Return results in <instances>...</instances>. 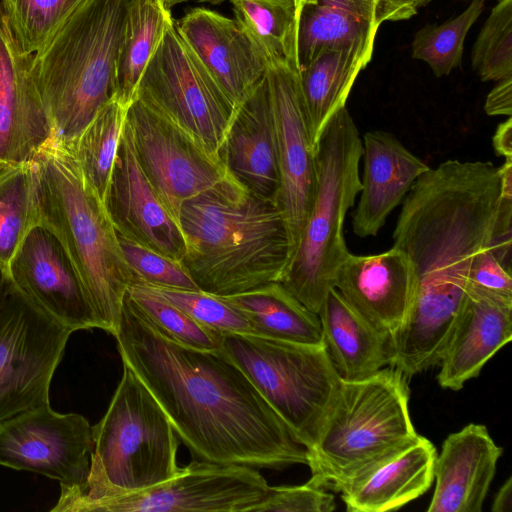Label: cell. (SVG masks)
<instances>
[{
	"label": "cell",
	"mask_w": 512,
	"mask_h": 512,
	"mask_svg": "<svg viewBox=\"0 0 512 512\" xmlns=\"http://www.w3.org/2000/svg\"><path fill=\"white\" fill-rule=\"evenodd\" d=\"M314 2H315V0H295V4H296V8H297V15L303 5L308 4V3H314ZM297 18H298V16H297Z\"/></svg>",
	"instance_id": "cell-48"
},
{
	"label": "cell",
	"mask_w": 512,
	"mask_h": 512,
	"mask_svg": "<svg viewBox=\"0 0 512 512\" xmlns=\"http://www.w3.org/2000/svg\"><path fill=\"white\" fill-rule=\"evenodd\" d=\"M86 492L52 511H88L100 501L140 492L176 476L179 438L134 371L123 374L101 420L92 426Z\"/></svg>",
	"instance_id": "cell-6"
},
{
	"label": "cell",
	"mask_w": 512,
	"mask_h": 512,
	"mask_svg": "<svg viewBox=\"0 0 512 512\" xmlns=\"http://www.w3.org/2000/svg\"><path fill=\"white\" fill-rule=\"evenodd\" d=\"M493 148L499 156L505 159H512V119L508 117L506 121L498 125L493 138Z\"/></svg>",
	"instance_id": "cell-44"
},
{
	"label": "cell",
	"mask_w": 512,
	"mask_h": 512,
	"mask_svg": "<svg viewBox=\"0 0 512 512\" xmlns=\"http://www.w3.org/2000/svg\"><path fill=\"white\" fill-rule=\"evenodd\" d=\"M265 74L276 138L277 203L288 228L293 257L314 196L315 148L309 136L298 63L288 59L272 60L266 64Z\"/></svg>",
	"instance_id": "cell-15"
},
{
	"label": "cell",
	"mask_w": 512,
	"mask_h": 512,
	"mask_svg": "<svg viewBox=\"0 0 512 512\" xmlns=\"http://www.w3.org/2000/svg\"><path fill=\"white\" fill-rule=\"evenodd\" d=\"M512 197L501 196L491 251L500 264L511 273Z\"/></svg>",
	"instance_id": "cell-42"
},
{
	"label": "cell",
	"mask_w": 512,
	"mask_h": 512,
	"mask_svg": "<svg viewBox=\"0 0 512 512\" xmlns=\"http://www.w3.org/2000/svg\"><path fill=\"white\" fill-rule=\"evenodd\" d=\"M502 448L486 426L470 423L444 440L434 463L428 512H480Z\"/></svg>",
	"instance_id": "cell-21"
},
{
	"label": "cell",
	"mask_w": 512,
	"mask_h": 512,
	"mask_svg": "<svg viewBox=\"0 0 512 512\" xmlns=\"http://www.w3.org/2000/svg\"><path fill=\"white\" fill-rule=\"evenodd\" d=\"M126 121L144 174L178 224L186 201L237 181L222 161L140 98L131 102Z\"/></svg>",
	"instance_id": "cell-13"
},
{
	"label": "cell",
	"mask_w": 512,
	"mask_h": 512,
	"mask_svg": "<svg viewBox=\"0 0 512 512\" xmlns=\"http://www.w3.org/2000/svg\"><path fill=\"white\" fill-rule=\"evenodd\" d=\"M175 26L237 110L265 76L257 48L235 19L207 8L189 10Z\"/></svg>",
	"instance_id": "cell-19"
},
{
	"label": "cell",
	"mask_w": 512,
	"mask_h": 512,
	"mask_svg": "<svg viewBox=\"0 0 512 512\" xmlns=\"http://www.w3.org/2000/svg\"><path fill=\"white\" fill-rule=\"evenodd\" d=\"M6 274L23 293L73 332L99 328L74 263L47 226L39 223L28 232Z\"/></svg>",
	"instance_id": "cell-16"
},
{
	"label": "cell",
	"mask_w": 512,
	"mask_h": 512,
	"mask_svg": "<svg viewBox=\"0 0 512 512\" xmlns=\"http://www.w3.org/2000/svg\"><path fill=\"white\" fill-rule=\"evenodd\" d=\"M385 21H393L386 0H315L303 5L297 18L299 69L324 49H374L378 28Z\"/></svg>",
	"instance_id": "cell-26"
},
{
	"label": "cell",
	"mask_w": 512,
	"mask_h": 512,
	"mask_svg": "<svg viewBox=\"0 0 512 512\" xmlns=\"http://www.w3.org/2000/svg\"><path fill=\"white\" fill-rule=\"evenodd\" d=\"M512 510V478L509 477L494 496L491 511L510 512Z\"/></svg>",
	"instance_id": "cell-46"
},
{
	"label": "cell",
	"mask_w": 512,
	"mask_h": 512,
	"mask_svg": "<svg viewBox=\"0 0 512 512\" xmlns=\"http://www.w3.org/2000/svg\"><path fill=\"white\" fill-rule=\"evenodd\" d=\"M93 452L92 426L77 413L50 403L0 424V465L57 480L62 505L86 492Z\"/></svg>",
	"instance_id": "cell-12"
},
{
	"label": "cell",
	"mask_w": 512,
	"mask_h": 512,
	"mask_svg": "<svg viewBox=\"0 0 512 512\" xmlns=\"http://www.w3.org/2000/svg\"><path fill=\"white\" fill-rule=\"evenodd\" d=\"M160 1L163 3V5L166 8L171 10V8L174 7L175 5L187 3V2L208 3V4L217 5L226 0H160Z\"/></svg>",
	"instance_id": "cell-47"
},
{
	"label": "cell",
	"mask_w": 512,
	"mask_h": 512,
	"mask_svg": "<svg viewBox=\"0 0 512 512\" xmlns=\"http://www.w3.org/2000/svg\"><path fill=\"white\" fill-rule=\"evenodd\" d=\"M435 446L416 439L345 482L341 499L349 512L398 510L420 497L434 480Z\"/></svg>",
	"instance_id": "cell-25"
},
{
	"label": "cell",
	"mask_w": 512,
	"mask_h": 512,
	"mask_svg": "<svg viewBox=\"0 0 512 512\" xmlns=\"http://www.w3.org/2000/svg\"><path fill=\"white\" fill-rule=\"evenodd\" d=\"M32 57L18 43L0 3V167L32 162L53 136Z\"/></svg>",
	"instance_id": "cell-18"
},
{
	"label": "cell",
	"mask_w": 512,
	"mask_h": 512,
	"mask_svg": "<svg viewBox=\"0 0 512 512\" xmlns=\"http://www.w3.org/2000/svg\"><path fill=\"white\" fill-rule=\"evenodd\" d=\"M82 0H0L21 48L34 54Z\"/></svg>",
	"instance_id": "cell-35"
},
{
	"label": "cell",
	"mask_w": 512,
	"mask_h": 512,
	"mask_svg": "<svg viewBox=\"0 0 512 512\" xmlns=\"http://www.w3.org/2000/svg\"><path fill=\"white\" fill-rule=\"evenodd\" d=\"M126 294L156 326L174 340L198 349H222L221 333L196 322L142 284L129 285Z\"/></svg>",
	"instance_id": "cell-37"
},
{
	"label": "cell",
	"mask_w": 512,
	"mask_h": 512,
	"mask_svg": "<svg viewBox=\"0 0 512 512\" xmlns=\"http://www.w3.org/2000/svg\"><path fill=\"white\" fill-rule=\"evenodd\" d=\"M408 377L386 366L343 381L314 445L306 450L310 484L336 492L419 435L409 412Z\"/></svg>",
	"instance_id": "cell-7"
},
{
	"label": "cell",
	"mask_w": 512,
	"mask_h": 512,
	"mask_svg": "<svg viewBox=\"0 0 512 512\" xmlns=\"http://www.w3.org/2000/svg\"><path fill=\"white\" fill-rule=\"evenodd\" d=\"M362 147L360 199L352 225L354 233L365 238L378 234L389 214L430 167L386 131L366 132Z\"/></svg>",
	"instance_id": "cell-22"
},
{
	"label": "cell",
	"mask_w": 512,
	"mask_h": 512,
	"mask_svg": "<svg viewBox=\"0 0 512 512\" xmlns=\"http://www.w3.org/2000/svg\"><path fill=\"white\" fill-rule=\"evenodd\" d=\"M335 508L331 493L307 482L295 486H272L268 496L254 512H331Z\"/></svg>",
	"instance_id": "cell-40"
},
{
	"label": "cell",
	"mask_w": 512,
	"mask_h": 512,
	"mask_svg": "<svg viewBox=\"0 0 512 512\" xmlns=\"http://www.w3.org/2000/svg\"><path fill=\"white\" fill-rule=\"evenodd\" d=\"M318 316L324 346L341 380L364 379L389 366L391 335L366 320L335 288L327 293Z\"/></svg>",
	"instance_id": "cell-27"
},
{
	"label": "cell",
	"mask_w": 512,
	"mask_h": 512,
	"mask_svg": "<svg viewBox=\"0 0 512 512\" xmlns=\"http://www.w3.org/2000/svg\"><path fill=\"white\" fill-rule=\"evenodd\" d=\"M117 236L124 257L136 277L135 283L200 290L182 262L151 250L122 234L117 233Z\"/></svg>",
	"instance_id": "cell-39"
},
{
	"label": "cell",
	"mask_w": 512,
	"mask_h": 512,
	"mask_svg": "<svg viewBox=\"0 0 512 512\" xmlns=\"http://www.w3.org/2000/svg\"><path fill=\"white\" fill-rule=\"evenodd\" d=\"M482 81L512 77V0H498L483 24L471 54Z\"/></svg>",
	"instance_id": "cell-36"
},
{
	"label": "cell",
	"mask_w": 512,
	"mask_h": 512,
	"mask_svg": "<svg viewBox=\"0 0 512 512\" xmlns=\"http://www.w3.org/2000/svg\"><path fill=\"white\" fill-rule=\"evenodd\" d=\"M484 9V0H472L458 16L440 25L418 30L412 42V57L428 64L435 76L449 75L461 64L466 35Z\"/></svg>",
	"instance_id": "cell-34"
},
{
	"label": "cell",
	"mask_w": 512,
	"mask_h": 512,
	"mask_svg": "<svg viewBox=\"0 0 512 512\" xmlns=\"http://www.w3.org/2000/svg\"><path fill=\"white\" fill-rule=\"evenodd\" d=\"M271 487L256 468L194 459L163 483L97 502L88 511L254 512Z\"/></svg>",
	"instance_id": "cell-14"
},
{
	"label": "cell",
	"mask_w": 512,
	"mask_h": 512,
	"mask_svg": "<svg viewBox=\"0 0 512 512\" xmlns=\"http://www.w3.org/2000/svg\"><path fill=\"white\" fill-rule=\"evenodd\" d=\"M114 337L129 366L194 459L282 470L307 465L306 449L225 352L184 345L126 294Z\"/></svg>",
	"instance_id": "cell-1"
},
{
	"label": "cell",
	"mask_w": 512,
	"mask_h": 512,
	"mask_svg": "<svg viewBox=\"0 0 512 512\" xmlns=\"http://www.w3.org/2000/svg\"><path fill=\"white\" fill-rule=\"evenodd\" d=\"M334 288L366 320L391 335L410 308L416 274L407 255L395 247L373 255L349 253Z\"/></svg>",
	"instance_id": "cell-20"
},
{
	"label": "cell",
	"mask_w": 512,
	"mask_h": 512,
	"mask_svg": "<svg viewBox=\"0 0 512 512\" xmlns=\"http://www.w3.org/2000/svg\"><path fill=\"white\" fill-rule=\"evenodd\" d=\"M432 0H386L393 21L405 20L417 13V9Z\"/></svg>",
	"instance_id": "cell-45"
},
{
	"label": "cell",
	"mask_w": 512,
	"mask_h": 512,
	"mask_svg": "<svg viewBox=\"0 0 512 512\" xmlns=\"http://www.w3.org/2000/svg\"><path fill=\"white\" fill-rule=\"evenodd\" d=\"M179 226L184 266L200 290L214 295H235L281 282L292 258L278 203L238 181L186 201Z\"/></svg>",
	"instance_id": "cell-3"
},
{
	"label": "cell",
	"mask_w": 512,
	"mask_h": 512,
	"mask_svg": "<svg viewBox=\"0 0 512 512\" xmlns=\"http://www.w3.org/2000/svg\"><path fill=\"white\" fill-rule=\"evenodd\" d=\"M484 111L490 116L512 115V77L497 81L496 86L489 92L484 104Z\"/></svg>",
	"instance_id": "cell-43"
},
{
	"label": "cell",
	"mask_w": 512,
	"mask_h": 512,
	"mask_svg": "<svg viewBox=\"0 0 512 512\" xmlns=\"http://www.w3.org/2000/svg\"><path fill=\"white\" fill-rule=\"evenodd\" d=\"M511 338L512 302L466 289L461 310L438 364L439 385L453 391L462 389Z\"/></svg>",
	"instance_id": "cell-23"
},
{
	"label": "cell",
	"mask_w": 512,
	"mask_h": 512,
	"mask_svg": "<svg viewBox=\"0 0 512 512\" xmlns=\"http://www.w3.org/2000/svg\"><path fill=\"white\" fill-rule=\"evenodd\" d=\"M220 159L250 192L277 202L279 172L266 74L237 108L221 147Z\"/></svg>",
	"instance_id": "cell-24"
},
{
	"label": "cell",
	"mask_w": 512,
	"mask_h": 512,
	"mask_svg": "<svg viewBox=\"0 0 512 512\" xmlns=\"http://www.w3.org/2000/svg\"><path fill=\"white\" fill-rule=\"evenodd\" d=\"M222 348L280 417L292 438L310 449L341 385L324 343L227 333Z\"/></svg>",
	"instance_id": "cell-9"
},
{
	"label": "cell",
	"mask_w": 512,
	"mask_h": 512,
	"mask_svg": "<svg viewBox=\"0 0 512 512\" xmlns=\"http://www.w3.org/2000/svg\"><path fill=\"white\" fill-rule=\"evenodd\" d=\"M103 202L117 233L173 260L183 261L185 243L180 226L144 174L127 121Z\"/></svg>",
	"instance_id": "cell-17"
},
{
	"label": "cell",
	"mask_w": 512,
	"mask_h": 512,
	"mask_svg": "<svg viewBox=\"0 0 512 512\" xmlns=\"http://www.w3.org/2000/svg\"><path fill=\"white\" fill-rule=\"evenodd\" d=\"M142 285L181 309L196 322L222 335L227 333H254L246 316L222 296L202 290Z\"/></svg>",
	"instance_id": "cell-38"
},
{
	"label": "cell",
	"mask_w": 512,
	"mask_h": 512,
	"mask_svg": "<svg viewBox=\"0 0 512 512\" xmlns=\"http://www.w3.org/2000/svg\"><path fill=\"white\" fill-rule=\"evenodd\" d=\"M33 162L40 223L51 229L66 248L99 329L114 336L127 288L136 277L104 202L69 148L53 136Z\"/></svg>",
	"instance_id": "cell-4"
},
{
	"label": "cell",
	"mask_w": 512,
	"mask_h": 512,
	"mask_svg": "<svg viewBox=\"0 0 512 512\" xmlns=\"http://www.w3.org/2000/svg\"><path fill=\"white\" fill-rule=\"evenodd\" d=\"M485 1V0H484Z\"/></svg>",
	"instance_id": "cell-49"
},
{
	"label": "cell",
	"mask_w": 512,
	"mask_h": 512,
	"mask_svg": "<svg viewBox=\"0 0 512 512\" xmlns=\"http://www.w3.org/2000/svg\"><path fill=\"white\" fill-rule=\"evenodd\" d=\"M500 201L492 162L450 159L418 177L393 232V247L415 270L416 290L465 296L473 258L491 248Z\"/></svg>",
	"instance_id": "cell-2"
},
{
	"label": "cell",
	"mask_w": 512,
	"mask_h": 512,
	"mask_svg": "<svg viewBox=\"0 0 512 512\" xmlns=\"http://www.w3.org/2000/svg\"><path fill=\"white\" fill-rule=\"evenodd\" d=\"M174 22L160 0H131L115 74V97L130 105L165 30Z\"/></svg>",
	"instance_id": "cell-30"
},
{
	"label": "cell",
	"mask_w": 512,
	"mask_h": 512,
	"mask_svg": "<svg viewBox=\"0 0 512 512\" xmlns=\"http://www.w3.org/2000/svg\"><path fill=\"white\" fill-rule=\"evenodd\" d=\"M136 97L221 161L220 150L236 109L183 40L175 20L151 56Z\"/></svg>",
	"instance_id": "cell-10"
},
{
	"label": "cell",
	"mask_w": 512,
	"mask_h": 512,
	"mask_svg": "<svg viewBox=\"0 0 512 512\" xmlns=\"http://www.w3.org/2000/svg\"><path fill=\"white\" fill-rule=\"evenodd\" d=\"M131 0H82L32 57L53 137L70 144L115 96V74Z\"/></svg>",
	"instance_id": "cell-5"
},
{
	"label": "cell",
	"mask_w": 512,
	"mask_h": 512,
	"mask_svg": "<svg viewBox=\"0 0 512 512\" xmlns=\"http://www.w3.org/2000/svg\"><path fill=\"white\" fill-rule=\"evenodd\" d=\"M235 20L266 64L276 59L297 62L295 0H230ZM298 63V62H297Z\"/></svg>",
	"instance_id": "cell-32"
},
{
	"label": "cell",
	"mask_w": 512,
	"mask_h": 512,
	"mask_svg": "<svg viewBox=\"0 0 512 512\" xmlns=\"http://www.w3.org/2000/svg\"><path fill=\"white\" fill-rule=\"evenodd\" d=\"M222 297L246 316L255 334L304 344L323 343L318 314L280 282Z\"/></svg>",
	"instance_id": "cell-29"
},
{
	"label": "cell",
	"mask_w": 512,
	"mask_h": 512,
	"mask_svg": "<svg viewBox=\"0 0 512 512\" xmlns=\"http://www.w3.org/2000/svg\"><path fill=\"white\" fill-rule=\"evenodd\" d=\"M362 139L346 106L337 111L315 145L316 183L298 245L281 284L318 314L337 271L350 253L343 234L348 210L361 190Z\"/></svg>",
	"instance_id": "cell-8"
},
{
	"label": "cell",
	"mask_w": 512,
	"mask_h": 512,
	"mask_svg": "<svg viewBox=\"0 0 512 512\" xmlns=\"http://www.w3.org/2000/svg\"><path fill=\"white\" fill-rule=\"evenodd\" d=\"M373 50L358 46L324 49L299 69L308 131L314 148L332 116L346 106L354 82L370 62Z\"/></svg>",
	"instance_id": "cell-28"
},
{
	"label": "cell",
	"mask_w": 512,
	"mask_h": 512,
	"mask_svg": "<svg viewBox=\"0 0 512 512\" xmlns=\"http://www.w3.org/2000/svg\"><path fill=\"white\" fill-rule=\"evenodd\" d=\"M40 223L34 162L0 167V272Z\"/></svg>",
	"instance_id": "cell-33"
},
{
	"label": "cell",
	"mask_w": 512,
	"mask_h": 512,
	"mask_svg": "<svg viewBox=\"0 0 512 512\" xmlns=\"http://www.w3.org/2000/svg\"><path fill=\"white\" fill-rule=\"evenodd\" d=\"M466 289L478 291L512 302V278L487 248L472 260L466 279Z\"/></svg>",
	"instance_id": "cell-41"
},
{
	"label": "cell",
	"mask_w": 512,
	"mask_h": 512,
	"mask_svg": "<svg viewBox=\"0 0 512 512\" xmlns=\"http://www.w3.org/2000/svg\"><path fill=\"white\" fill-rule=\"evenodd\" d=\"M73 331L0 278V424L49 404V390Z\"/></svg>",
	"instance_id": "cell-11"
},
{
	"label": "cell",
	"mask_w": 512,
	"mask_h": 512,
	"mask_svg": "<svg viewBox=\"0 0 512 512\" xmlns=\"http://www.w3.org/2000/svg\"><path fill=\"white\" fill-rule=\"evenodd\" d=\"M129 106L114 96L75 141L63 143L72 152L84 177L102 201L110 182Z\"/></svg>",
	"instance_id": "cell-31"
}]
</instances>
